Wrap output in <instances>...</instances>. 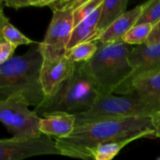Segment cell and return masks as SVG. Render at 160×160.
I'll list each match as a JSON object with an SVG mask.
<instances>
[{
  "mask_svg": "<svg viewBox=\"0 0 160 160\" xmlns=\"http://www.w3.org/2000/svg\"><path fill=\"white\" fill-rule=\"evenodd\" d=\"M153 129L152 118H119L75 127L66 138H56V146L63 156L92 159L89 151L102 144L128 138Z\"/></svg>",
  "mask_w": 160,
  "mask_h": 160,
  "instance_id": "1",
  "label": "cell"
},
{
  "mask_svg": "<svg viewBox=\"0 0 160 160\" xmlns=\"http://www.w3.org/2000/svg\"><path fill=\"white\" fill-rule=\"evenodd\" d=\"M42 59L34 42L24 54L0 65V102L19 97L29 106H38L45 98L39 79Z\"/></svg>",
  "mask_w": 160,
  "mask_h": 160,
  "instance_id": "2",
  "label": "cell"
},
{
  "mask_svg": "<svg viewBox=\"0 0 160 160\" xmlns=\"http://www.w3.org/2000/svg\"><path fill=\"white\" fill-rule=\"evenodd\" d=\"M133 48L123 40L98 44L95 56L83 62L86 70L100 94L123 95L132 90V69L128 55Z\"/></svg>",
  "mask_w": 160,
  "mask_h": 160,
  "instance_id": "3",
  "label": "cell"
},
{
  "mask_svg": "<svg viewBox=\"0 0 160 160\" xmlns=\"http://www.w3.org/2000/svg\"><path fill=\"white\" fill-rule=\"evenodd\" d=\"M76 65L74 73L62 82L56 93L45 98L34 108V112L40 118L56 113L77 115L93 108L100 92L84 70L83 62H78Z\"/></svg>",
  "mask_w": 160,
  "mask_h": 160,
  "instance_id": "4",
  "label": "cell"
},
{
  "mask_svg": "<svg viewBox=\"0 0 160 160\" xmlns=\"http://www.w3.org/2000/svg\"><path fill=\"white\" fill-rule=\"evenodd\" d=\"M159 112L157 106L132 92L123 95L99 94L91 110L75 115V127L112 119L152 118Z\"/></svg>",
  "mask_w": 160,
  "mask_h": 160,
  "instance_id": "5",
  "label": "cell"
},
{
  "mask_svg": "<svg viewBox=\"0 0 160 160\" xmlns=\"http://www.w3.org/2000/svg\"><path fill=\"white\" fill-rule=\"evenodd\" d=\"M28 106L19 97L0 102V122L14 138H34L42 135L39 130L41 118Z\"/></svg>",
  "mask_w": 160,
  "mask_h": 160,
  "instance_id": "6",
  "label": "cell"
},
{
  "mask_svg": "<svg viewBox=\"0 0 160 160\" xmlns=\"http://www.w3.org/2000/svg\"><path fill=\"white\" fill-rule=\"evenodd\" d=\"M84 1L81 0L73 7L53 12L45 38L39 42L42 57H58L65 54L73 30V12Z\"/></svg>",
  "mask_w": 160,
  "mask_h": 160,
  "instance_id": "7",
  "label": "cell"
},
{
  "mask_svg": "<svg viewBox=\"0 0 160 160\" xmlns=\"http://www.w3.org/2000/svg\"><path fill=\"white\" fill-rule=\"evenodd\" d=\"M46 155L62 156L55 140L48 136L42 134L34 138L0 139V160H23Z\"/></svg>",
  "mask_w": 160,
  "mask_h": 160,
  "instance_id": "8",
  "label": "cell"
},
{
  "mask_svg": "<svg viewBox=\"0 0 160 160\" xmlns=\"http://www.w3.org/2000/svg\"><path fill=\"white\" fill-rule=\"evenodd\" d=\"M103 1L84 0L82 4L75 9L73 30L67 50L83 42H90L95 35Z\"/></svg>",
  "mask_w": 160,
  "mask_h": 160,
  "instance_id": "9",
  "label": "cell"
},
{
  "mask_svg": "<svg viewBox=\"0 0 160 160\" xmlns=\"http://www.w3.org/2000/svg\"><path fill=\"white\" fill-rule=\"evenodd\" d=\"M40 84L45 98L54 95L62 82L74 73L77 65L65 54L58 57H42Z\"/></svg>",
  "mask_w": 160,
  "mask_h": 160,
  "instance_id": "10",
  "label": "cell"
},
{
  "mask_svg": "<svg viewBox=\"0 0 160 160\" xmlns=\"http://www.w3.org/2000/svg\"><path fill=\"white\" fill-rule=\"evenodd\" d=\"M128 62L132 69V85L137 78L160 70V43L137 45L130 52Z\"/></svg>",
  "mask_w": 160,
  "mask_h": 160,
  "instance_id": "11",
  "label": "cell"
},
{
  "mask_svg": "<svg viewBox=\"0 0 160 160\" xmlns=\"http://www.w3.org/2000/svg\"><path fill=\"white\" fill-rule=\"evenodd\" d=\"M143 11V4L138 5L120 16L107 30L98 36L94 42L109 43L121 40L123 36L136 24Z\"/></svg>",
  "mask_w": 160,
  "mask_h": 160,
  "instance_id": "12",
  "label": "cell"
},
{
  "mask_svg": "<svg viewBox=\"0 0 160 160\" xmlns=\"http://www.w3.org/2000/svg\"><path fill=\"white\" fill-rule=\"evenodd\" d=\"M76 124L75 115L56 113L41 118L39 130L42 134L56 138H66L73 133Z\"/></svg>",
  "mask_w": 160,
  "mask_h": 160,
  "instance_id": "13",
  "label": "cell"
},
{
  "mask_svg": "<svg viewBox=\"0 0 160 160\" xmlns=\"http://www.w3.org/2000/svg\"><path fill=\"white\" fill-rule=\"evenodd\" d=\"M131 92L160 109V70L137 78Z\"/></svg>",
  "mask_w": 160,
  "mask_h": 160,
  "instance_id": "14",
  "label": "cell"
},
{
  "mask_svg": "<svg viewBox=\"0 0 160 160\" xmlns=\"http://www.w3.org/2000/svg\"><path fill=\"white\" fill-rule=\"evenodd\" d=\"M153 136H154V130H147L128 138L112 141L98 145L95 148L91 149L89 151V154L92 159L94 160H112L120 152V150L127 146L128 144L142 138L153 137Z\"/></svg>",
  "mask_w": 160,
  "mask_h": 160,
  "instance_id": "15",
  "label": "cell"
},
{
  "mask_svg": "<svg viewBox=\"0 0 160 160\" xmlns=\"http://www.w3.org/2000/svg\"><path fill=\"white\" fill-rule=\"evenodd\" d=\"M128 0H104L97 24L95 35L90 42H94L106 30H107L127 9Z\"/></svg>",
  "mask_w": 160,
  "mask_h": 160,
  "instance_id": "16",
  "label": "cell"
},
{
  "mask_svg": "<svg viewBox=\"0 0 160 160\" xmlns=\"http://www.w3.org/2000/svg\"><path fill=\"white\" fill-rule=\"evenodd\" d=\"M0 37L10 42L16 47L24 45H32L34 42L22 34L17 28L9 22L3 9L0 10Z\"/></svg>",
  "mask_w": 160,
  "mask_h": 160,
  "instance_id": "17",
  "label": "cell"
},
{
  "mask_svg": "<svg viewBox=\"0 0 160 160\" xmlns=\"http://www.w3.org/2000/svg\"><path fill=\"white\" fill-rule=\"evenodd\" d=\"M98 49V44L94 42H86L76 45L66 51L65 56L72 62H84L90 60Z\"/></svg>",
  "mask_w": 160,
  "mask_h": 160,
  "instance_id": "18",
  "label": "cell"
},
{
  "mask_svg": "<svg viewBox=\"0 0 160 160\" xmlns=\"http://www.w3.org/2000/svg\"><path fill=\"white\" fill-rule=\"evenodd\" d=\"M151 24L134 25L122 38L125 43L130 45H140L147 42L148 36L152 30Z\"/></svg>",
  "mask_w": 160,
  "mask_h": 160,
  "instance_id": "19",
  "label": "cell"
},
{
  "mask_svg": "<svg viewBox=\"0 0 160 160\" xmlns=\"http://www.w3.org/2000/svg\"><path fill=\"white\" fill-rule=\"evenodd\" d=\"M160 20V0H151L143 3V11L135 25L155 24Z\"/></svg>",
  "mask_w": 160,
  "mask_h": 160,
  "instance_id": "20",
  "label": "cell"
},
{
  "mask_svg": "<svg viewBox=\"0 0 160 160\" xmlns=\"http://www.w3.org/2000/svg\"><path fill=\"white\" fill-rule=\"evenodd\" d=\"M3 2H4L5 6L7 7L19 9L21 8L29 7V6H34V7L48 6L51 0L50 1H45V0H6Z\"/></svg>",
  "mask_w": 160,
  "mask_h": 160,
  "instance_id": "21",
  "label": "cell"
},
{
  "mask_svg": "<svg viewBox=\"0 0 160 160\" xmlns=\"http://www.w3.org/2000/svg\"><path fill=\"white\" fill-rule=\"evenodd\" d=\"M17 48L10 42L0 38V65L13 57V53Z\"/></svg>",
  "mask_w": 160,
  "mask_h": 160,
  "instance_id": "22",
  "label": "cell"
},
{
  "mask_svg": "<svg viewBox=\"0 0 160 160\" xmlns=\"http://www.w3.org/2000/svg\"><path fill=\"white\" fill-rule=\"evenodd\" d=\"M146 43H160V20L156 24L154 25L148 39H147Z\"/></svg>",
  "mask_w": 160,
  "mask_h": 160,
  "instance_id": "23",
  "label": "cell"
},
{
  "mask_svg": "<svg viewBox=\"0 0 160 160\" xmlns=\"http://www.w3.org/2000/svg\"><path fill=\"white\" fill-rule=\"evenodd\" d=\"M153 129H154V136L153 137L160 138V112L152 117Z\"/></svg>",
  "mask_w": 160,
  "mask_h": 160,
  "instance_id": "24",
  "label": "cell"
},
{
  "mask_svg": "<svg viewBox=\"0 0 160 160\" xmlns=\"http://www.w3.org/2000/svg\"><path fill=\"white\" fill-rule=\"evenodd\" d=\"M3 5H4V2L3 1H0V10H2V9H3Z\"/></svg>",
  "mask_w": 160,
  "mask_h": 160,
  "instance_id": "25",
  "label": "cell"
},
{
  "mask_svg": "<svg viewBox=\"0 0 160 160\" xmlns=\"http://www.w3.org/2000/svg\"><path fill=\"white\" fill-rule=\"evenodd\" d=\"M157 160H160V157H159V158H158Z\"/></svg>",
  "mask_w": 160,
  "mask_h": 160,
  "instance_id": "26",
  "label": "cell"
},
{
  "mask_svg": "<svg viewBox=\"0 0 160 160\" xmlns=\"http://www.w3.org/2000/svg\"><path fill=\"white\" fill-rule=\"evenodd\" d=\"M0 38H1V37H0Z\"/></svg>",
  "mask_w": 160,
  "mask_h": 160,
  "instance_id": "27",
  "label": "cell"
}]
</instances>
